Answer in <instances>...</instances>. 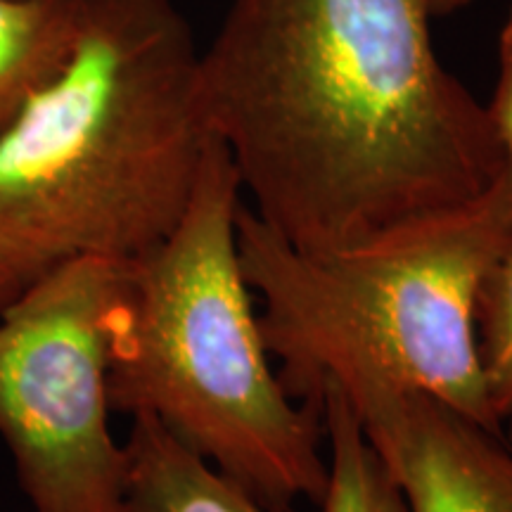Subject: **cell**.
<instances>
[{"mask_svg": "<svg viewBox=\"0 0 512 512\" xmlns=\"http://www.w3.org/2000/svg\"><path fill=\"white\" fill-rule=\"evenodd\" d=\"M427 0H233L197 91L254 214L335 252L453 211L505 176L486 105L441 64Z\"/></svg>", "mask_w": 512, "mask_h": 512, "instance_id": "cell-1", "label": "cell"}, {"mask_svg": "<svg viewBox=\"0 0 512 512\" xmlns=\"http://www.w3.org/2000/svg\"><path fill=\"white\" fill-rule=\"evenodd\" d=\"M176 0H81L64 67L0 133V271L136 261L181 221L211 131Z\"/></svg>", "mask_w": 512, "mask_h": 512, "instance_id": "cell-2", "label": "cell"}, {"mask_svg": "<svg viewBox=\"0 0 512 512\" xmlns=\"http://www.w3.org/2000/svg\"><path fill=\"white\" fill-rule=\"evenodd\" d=\"M242 185L211 133L178 226L128 261L112 323L110 401L147 415L271 510L320 503L323 411L285 392L240 264Z\"/></svg>", "mask_w": 512, "mask_h": 512, "instance_id": "cell-3", "label": "cell"}, {"mask_svg": "<svg viewBox=\"0 0 512 512\" xmlns=\"http://www.w3.org/2000/svg\"><path fill=\"white\" fill-rule=\"evenodd\" d=\"M512 240L508 174L479 200L349 249L302 252L252 209L238 211L240 264L259 325L294 401L328 387L430 394L505 437L475 344L484 273Z\"/></svg>", "mask_w": 512, "mask_h": 512, "instance_id": "cell-4", "label": "cell"}, {"mask_svg": "<svg viewBox=\"0 0 512 512\" xmlns=\"http://www.w3.org/2000/svg\"><path fill=\"white\" fill-rule=\"evenodd\" d=\"M124 275V261H67L0 309V437L31 512H126V451L110 430Z\"/></svg>", "mask_w": 512, "mask_h": 512, "instance_id": "cell-5", "label": "cell"}, {"mask_svg": "<svg viewBox=\"0 0 512 512\" xmlns=\"http://www.w3.org/2000/svg\"><path fill=\"white\" fill-rule=\"evenodd\" d=\"M342 394L408 510L512 512V446L505 437L430 394L380 384Z\"/></svg>", "mask_w": 512, "mask_h": 512, "instance_id": "cell-6", "label": "cell"}, {"mask_svg": "<svg viewBox=\"0 0 512 512\" xmlns=\"http://www.w3.org/2000/svg\"><path fill=\"white\" fill-rule=\"evenodd\" d=\"M124 451L126 512H294L266 508L147 415L133 418Z\"/></svg>", "mask_w": 512, "mask_h": 512, "instance_id": "cell-7", "label": "cell"}, {"mask_svg": "<svg viewBox=\"0 0 512 512\" xmlns=\"http://www.w3.org/2000/svg\"><path fill=\"white\" fill-rule=\"evenodd\" d=\"M81 27V0H0V133L64 67Z\"/></svg>", "mask_w": 512, "mask_h": 512, "instance_id": "cell-8", "label": "cell"}, {"mask_svg": "<svg viewBox=\"0 0 512 512\" xmlns=\"http://www.w3.org/2000/svg\"><path fill=\"white\" fill-rule=\"evenodd\" d=\"M320 411L328 456L320 512H411L347 396L328 387L320 396Z\"/></svg>", "mask_w": 512, "mask_h": 512, "instance_id": "cell-9", "label": "cell"}, {"mask_svg": "<svg viewBox=\"0 0 512 512\" xmlns=\"http://www.w3.org/2000/svg\"><path fill=\"white\" fill-rule=\"evenodd\" d=\"M475 344L486 399L505 427L512 420V240L479 283Z\"/></svg>", "mask_w": 512, "mask_h": 512, "instance_id": "cell-10", "label": "cell"}, {"mask_svg": "<svg viewBox=\"0 0 512 512\" xmlns=\"http://www.w3.org/2000/svg\"><path fill=\"white\" fill-rule=\"evenodd\" d=\"M486 112L503 147L505 174L512 192V8L498 36V76L494 98L486 105Z\"/></svg>", "mask_w": 512, "mask_h": 512, "instance_id": "cell-11", "label": "cell"}, {"mask_svg": "<svg viewBox=\"0 0 512 512\" xmlns=\"http://www.w3.org/2000/svg\"><path fill=\"white\" fill-rule=\"evenodd\" d=\"M477 0H427V8H430L432 17H448L456 15V12L470 8Z\"/></svg>", "mask_w": 512, "mask_h": 512, "instance_id": "cell-12", "label": "cell"}, {"mask_svg": "<svg viewBox=\"0 0 512 512\" xmlns=\"http://www.w3.org/2000/svg\"><path fill=\"white\" fill-rule=\"evenodd\" d=\"M19 290H22V285H19L15 278H10V275L0 271V309H3V306L8 304Z\"/></svg>", "mask_w": 512, "mask_h": 512, "instance_id": "cell-13", "label": "cell"}, {"mask_svg": "<svg viewBox=\"0 0 512 512\" xmlns=\"http://www.w3.org/2000/svg\"><path fill=\"white\" fill-rule=\"evenodd\" d=\"M505 439H508L510 446H512V420L505 422Z\"/></svg>", "mask_w": 512, "mask_h": 512, "instance_id": "cell-14", "label": "cell"}]
</instances>
